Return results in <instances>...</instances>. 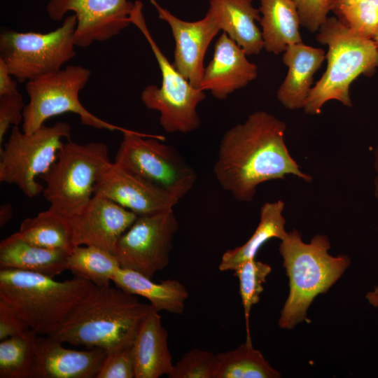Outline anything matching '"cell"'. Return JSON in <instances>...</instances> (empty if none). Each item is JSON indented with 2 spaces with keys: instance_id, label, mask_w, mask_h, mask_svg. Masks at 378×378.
Masks as SVG:
<instances>
[{
  "instance_id": "cell-5",
  "label": "cell",
  "mask_w": 378,
  "mask_h": 378,
  "mask_svg": "<svg viewBox=\"0 0 378 378\" xmlns=\"http://www.w3.org/2000/svg\"><path fill=\"white\" fill-rule=\"evenodd\" d=\"M316 40L328 46L327 67L309 93L304 113L318 115L331 100L352 106L350 85L360 75L374 73L378 49L372 39L355 33L336 17L327 18L318 30Z\"/></svg>"
},
{
  "instance_id": "cell-32",
  "label": "cell",
  "mask_w": 378,
  "mask_h": 378,
  "mask_svg": "<svg viewBox=\"0 0 378 378\" xmlns=\"http://www.w3.org/2000/svg\"><path fill=\"white\" fill-rule=\"evenodd\" d=\"M217 354L193 348L174 364L169 378H214Z\"/></svg>"
},
{
  "instance_id": "cell-31",
  "label": "cell",
  "mask_w": 378,
  "mask_h": 378,
  "mask_svg": "<svg viewBox=\"0 0 378 378\" xmlns=\"http://www.w3.org/2000/svg\"><path fill=\"white\" fill-rule=\"evenodd\" d=\"M332 13L346 27L365 38L372 39L378 27V0H358Z\"/></svg>"
},
{
  "instance_id": "cell-13",
  "label": "cell",
  "mask_w": 378,
  "mask_h": 378,
  "mask_svg": "<svg viewBox=\"0 0 378 378\" xmlns=\"http://www.w3.org/2000/svg\"><path fill=\"white\" fill-rule=\"evenodd\" d=\"M134 3L127 0H48L46 12L53 21L73 12L77 19L74 41L79 48H88L119 34L131 24Z\"/></svg>"
},
{
  "instance_id": "cell-29",
  "label": "cell",
  "mask_w": 378,
  "mask_h": 378,
  "mask_svg": "<svg viewBox=\"0 0 378 378\" xmlns=\"http://www.w3.org/2000/svg\"><path fill=\"white\" fill-rule=\"evenodd\" d=\"M36 335L32 331L27 336L0 340V378H34Z\"/></svg>"
},
{
  "instance_id": "cell-20",
  "label": "cell",
  "mask_w": 378,
  "mask_h": 378,
  "mask_svg": "<svg viewBox=\"0 0 378 378\" xmlns=\"http://www.w3.org/2000/svg\"><path fill=\"white\" fill-rule=\"evenodd\" d=\"M168 332L155 309L141 323L132 342L135 378L169 377L173 371L168 347Z\"/></svg>"
},
{
  "instance_id": "cell-1",
  "label": "cell",
  "mask_w": 378,
  "mask_h": 378,
  "mask_svg": "<svg viewBox=\"0 0 378 378\" xmlns=\"http://www.w3.org/2000/svg\"><path fill=\"white\" fill-rule=\"evenodd\" d=\"M286 125L274 115L256 111L223 134L214 167L223 190L239 202H251L258 187L288 175L310 183L285 141Z\"/></svg>"
},
{
  "instance_id": "cell-8",
  "label": "cell",
  "mask_w": 378,
  "mask_h": 378,
  "mask_svg": "<svg viewBox=\"0 0 378 378\" xmlns=\"http://www.w3.org/2000/svg\"><path fill=\"white\" fill-rule=\"evenodd\" d=\"M76 15L71 14L59 27L46 34L4 30L0 34V59L20 83L57 72L76 55Z\"/></svg>"
},
{
  "instance_id": "cell-21",
  "label": "cell",
  "mask_w": 378,
  "mask_h": 378,
  "mask_svg": "<svg viewBox=\"0 0 378 378\" xmlns=\"http://www.w3.org/2000/svg\"><path fill=\"white\" fill-rule=\"evenodd\" d=\"M209 9L220 26L247 56L258 55L264 48L262 32L255 22L260 20V10L253 0H209Z\"/></svg>"
},
{
  "instance_id": "cell-11",
  "label": "cell",
  "mask_w": 378,
  "mask_h": 378,
  "mask_svg": "<svg viewBox=\"0 0 378 378\" xmlns=\"http://www.w3.org/2000/svg\"><path fill=\"white\" fill-rule=\"evenodd\" d=\"M117 150L114 162L160 186L179 200L193 188L197 174L164 137L129 130Z\"/></svg>"
},
{
  "instance_id": "cell-15",
  "label": "cell",
  "mask_w": 378,
  "mask_h": 378,
  "mask_svg": "<svg viewBox=\"0 0 378 378\" xmlns=\"http://www.w3.org/2000/svg\"><path fill=\"white\" fill-rule=\"evenodd\" d=\"M137 217L113 200L94 195L81 211L67 218L73 246H94L114 253L118 239Z\"/></svg>"
},
{
  "instance_id": "cell-26",
  "label": "cell",
  "mask_w": 378,
  "mask_h": 378,
  "mask_svg": "<svg viewBox=\"0 0 378 378\" xmlns=\"http://www.w3.org/2000/svg\"><path fill=\"white\" fill-rule=\"evenodd\" d=\"M15 233L23 241L44 248L62 249L69 253L74 248L68 218L50 207L25 218Z\"/></svg>"
},
{
  "instance_id": "cell-37",
  "label": "cell",
  "mask_w": 378,
  "mask_h": 378,
  "mask_svg": "<svg viewBox=\"0 0 378 378\" xmlns=\"http://www.w3.org/2000/svg\"><path fill=\"white\" fill-rule=\"evenodd\" d=\"M12 76L6 63L0 59V96L19 92L17 82Z\"/></svg>"
},
{
  "instance_id": "cell-9",
  "label": "cell",
  "mask_w": 378,
  "mask_h": 378,
  "mask_svg": "<svg viewBox=\"0 0 378 378\" xmlns=\"http://www.w3.org/2000/svg\"><path fill=\"white\" fill-rule=\"evenodd\" d=\"M71 126L57 122L43 125L31 134L13 126L10 136L0 150V181L15 185L28 197L43 192L36 178L46 172L57 159L64 143L70 140Z\"/></svg>"
},
{
  "instance_id": "cell-28",
  "label": "cell",
  "mask_w": 378,
  "mask_h": 378,
  "mask_svg": "<svg viewBox=\"0 0 378 378\" xmlns=\"http://www.w3.org/2000/svg\"><path fill=\"white\" fill-rule=\"evenodd\" d=\"M120 268L114 253L94 246H77L69 253L66 270L97 286L110 285Z\"/></svg>"
},
{
  "instance_id": "cell-23",
  "label": "cell",
  "mask_w": 378,
  "mask_h": 378,
  "mask_svg": "<svg viewBox=\"0 0 378 378\" xmlns=\"http://www.w3.org/2000/svg\"><path fill=\"white\" fill-rule=\"evenodd\" d=\"M112 282L127 293L147 299L158 312L181 314L189 296L186 287L176 279L155 283L139 272L127 269L120 268Z\"/></svg>"
},
{
  "instance_id": "cell-38",
  "label": "cell",
  "mask_w": 378,
  "mask_h": 378,
  "mask_svg": "<svg viewBox=\"0 0 378 378\" xmlns=\"http://www.w3.org/2000/svg\"><path fill=\"white\" fill-rule=\"evenodd\" d=\"M13 208L10 203L1 204L0 206V226L6 225L13 217Z\"/></svg>"
},
{
  "instance_id": "cell-35",
  "label": "cell",
  "mask_w": 378,
  "mask_h": 378,
  "mask_svg": "<svg viewBox=\"0 0 378 378\" xmlns=\"http://www.w3.org/2000/svg\"><path fill=\"white\" fill-rule=\"evenodd\" d=\"M299 13L301 25L311 32L318 30L330 10L326 0H293Z\"/></svg>"
},
{
  "instance_id": "cell-18",
  "label": "cell",
  "mask_w": 378,
  "mask_h": 378,
  "mask_svg": "<svg viewBox=\"0 0 378 378\" xmlns=\"http://www.w3.org/2000/svg\"><path fill=\"white\" fill-rule=\"evenodd\" d=\"M258 76V66L244 50L225 32L214 45L212 59L204 69L200 89L217 99H225Z\"/></svg>"
},
{
  "instance_id": "cell-4",
  "label": "cell",
  "mask_w": 378,
  "mask_h": 378,
  "mask_svg": "<svg viewBox=\"0 0 378 378\" xmlns=\"http://www.w3.org/2000/svg\"><path fill=\"white\" fill-rule=\"evenodd\" d=\"M96 287L76 276L59 281L38 273L0 270V298L13 307L39 335L55 332Z\"/></svg>"
},
{
  "instance_id": "cell-6",
  "label": "cell",
  "mask_w": 378,
  "mask_h": 378,
  "mask_svg": "<svg viewBox=\"0 0 378 378\" xmlns=\"http://www.w3.org/2000/svg\"><path fill=\"white\" fill-rule=\"evenodd\" d=\"M111 163L103 142L65 143L50 169L39 177L45 182L43 195L50 207L68 218L78 214Z\"/></svg>"
},
{
  "instance_id": "cell-41",
  "label": "cell",
  "mask_w": 378,
  "mask_h": 378,
  "mask_svg": "<svg viewBox=\"0 0 378 378\" xmlns=\"http://www.w3.org/2000/svg\"><path fill=\"white\" fill-rule=\"evenodd\" d=\"M373 167L376 174H378V139L373 151Z\"/></svg>"
},
{
  "instance_id": "cell-2",
  "label": "cell",
  "mask_w": 378,
  "mask_h": 378,
  "mask_svg": "<svg viewBox=\"0 0 378 378\" xmlns=\"http://www.w3.org/2000/svg\"><path fill=\"white\" fill-rule=\"evenodd\" d=\"M153 309L115 286H97L49 336L62 343L108 352L132 344Z\"/></svg>"
},
{
  "instance_id": "cell-7",
  "label": "cell",
  "mask_w": 378,
  "mask_h": 378,
  "mask_svg": "<svg viewBox=\"0 0 378 378\" xmlns=\"http://www.w3.org/2000/svg\"><path fill=\"white\" fill-rule=\"evenodd\" d=\"M141 1L134 2L130 22L142 33L158 64L162 76L160 87L144 88L141 99L145 106L160 113V123L168 133L192 132L200 126L197 105L206 99L204 91L194 88L172 64L153 39L143 14Z\"/></svg>"
},
{
  "instance_id": "cell-24",
  "label": "cell",
  "mask_w": 378,
  "mask_h": 378,
  "mask_svg": "<svg viewBox=\"0 0 378 378\" xmlns=\"http://www.w3.org/2000/svg\"><path fill=\"white\" fill-rule=\"evenodd\" d=\"M264 48L278 55L290 45L302 42L300 18L293 0H259Z\"/></svg>"
},
{
  "instance_id": "cell-22",
  "label": "cell",
  "mask_w": 378,
  "mask_h": 378,
  "mask_svg": "<svg viewBox=\"0 0 378 378\" xmlns=\"http://www.w3.org/2000/svg\"><path fill=\"white\" fill-rule=\"evenodd\" d=\"M69 253L29 244L15 233L0 243V270L31 272L55 278L66 270Z\"/></svg>"
},
{
  "instance_id": "cell-14",
  "label": "cell",
  "mask_w": 378,
  "mask_h": 378,
  "mask_svg": "<svg viewBox=\"0 0 378 378\" xmlns=\"http://www.w3.org/2000/svg\"><path fill=\"white\" fill-rule=\"evenodd\" d=\"M149 1L158 18L171 29L175 41L174 66L194 88L200 89L206 50L221 31L216 16L209 9L202 19L185 21L162 7L156 0Z\"/></svg>"
},
{
  "instance_id": "cell-10",
  "label": "cell",
  "mask_w": 378,
  "mask_h": 378,
  "mask_svg": "<svg viewBox=\"0 0 378 378\" xmlns=\"http://www.w3.org/2000/svg\"><path fill=\"white\" fill-rule=\"evenodd\" d=\"M91 71L80 65H69L60 71L26 83L29 101L23 110L22 132L31 134L44 125L50 118L71 112L79 115L82 124L99 130H129L97 117L88 111L79 100Z\"/></svg>"
},
{
  "instance_id": "cell-34",
  "label": "cell",
  "mask_w": 378,
  "mask_h": 378,
  "mask_svg": "<svg viewBox=\"0 0 378 378\" xmlns=\"http://www.w3.org/2000/svg\"><path fill=\"white\" fill-rule=\"evenodd\" d=\"M25 104L20 93L0 96V143L10 126H18L23 120Z\"/></svg>"
},
{
  "instance_id": "cell-42",
  "label": "cell",
  "mask_w": 378,
  "mask_h": 378,
  "mask_svg": "<svg viewBox=\"0 0 378 378\" xmlns=\"http://www.w3.org/2000/svg\"><path fill=\"white\" fill-rule=\"evenodd\" d=\"M373 190H374V195L378 202V174H376V176L374 178Z\"/></svg>"
},
{
  "instance_id": "cell-16",
  "label": "cell",
  "mask_w": 378,
  "mask_h": 378,
  "mask_svg": "<svg viewBox=\"0 0 378 378\" xmlns=\"http://www.w3.org/2000/svg\"><path fill=\"white\" fill-rule=\"evenodd\" d=\"M93 193L108 198L138 216L173 209L180 200L114 162L100 175Z\"/></svg>"
},
{
  "instance_id": "cell-33",
  "label": "cell",
  "mask_w": 378,
  "mask_h": 378,
  "mask_svg": "<svg viewBox=\"0 0 378 378\" xmlns=\"http://www.w3.org/2000/svg\"><path fill=\"white\" fill-rule=\"evenodd\" d=\"M132 345L106 352L96 378H135Z\"/></svg>"
},
{
  "instance_id": "cell-12",
  "label": "cell",
  "mask_w": 378,
  "mask_h": 378,
  "mask_svg": "<svg viewBox=\"0 0 378 378\" xmlns=\"http://www.w3.org/2000/svg\"><path fill=\"white\" fill-rule=\"evenodd\" d=\"M178 223L173 209L138 216L118 239L114 254L120 268L152 279L169 263Z\"/></svg>"
},
{
  "instance_id": "cell-17",
  "label": "cell",
  "mask_w": 378,
  "mask_h": 378,
  "mask_svg": "<svg viewBox=\"0 0 378 378\" xmlns=\"http://www.w3.org/2000/svg\"><path fill=\"white\" fill-rule=\"evenodd\" d=\"M50 336L34 338V378H96L106 356L101 348L68 349Z\"/></svg>"
},
{
  "instance_id": "cell-3",
  "label": "cell",
  "mask_w": 378,
  "mask_h": 378,
  "mask_svg": "<svg viewBox=\"0 0 378 378\" xmlns=\"http://www.w3.org/2000/svg\"><path fill=\"white\" fill-rule=\"evenodd\" d=\"M326 234H315L309 243L296 229L281 241L279 251L289 281L288 295L278 321L281 328L290 330L307 321L308 309L320 294L326 293L351 265L348 255L333 256Z\"/></svg>"
},
{
  "instance_id": "cell-30",
  "label": "cell",
  "mask_w": 378,
  "mask_h": 378,
  "mask_svg": "<svg viewBox=\"0 0 378 378\" xmlns=\"http://www.w3.org/2000/svg\"><path fill=\"white\" fill-rule=\"evenodd\" d=\"M234 271L239 281V293L246 322V340H251L249 328L251 310L260 300V294L264 290L263 284L270 274L272 267L268 264L253 258L241 262Z\"/></svg>"
},
{
  "instance_id": "cell-25",
  "label": "cell",
  "mask_w": 378,
  "mask_h": 378,
  "mask_svg": "<svg viewBox=\"0 0 378 378\" xmlns=\"http://www.w3.org/2000/svg\"><path fill=\"white\" fill-rule=\"evenodd\" d=\"M284 207L281 200L265 202L260 207L259 223L251 237L243 245L223 254L219 270L234 271L241 262L255 258L259 249L270 239H284L288 234L283 215Z\"/></svg>"
},
{
  "instance_id": "cell-40",
  "label": "cell",
  "mask_w": 378,
  "mask_h": 378,
  "mask_svg": "<svg viewBox=\"0 0 378 378\" xmlns=\"http://www.w3.org/2000/svg\"><path fill=\"white\" fill-rule=\"evenodd\" d=\"M326 1H327L329 10L332 12L333 10H336L337 8L344 5L353 3L358 0H326Z\"/></svg>"
},
{
  "instance_id": "cell-36",
  "label": "cell",
  "mask_w": 378,
  "mask_h": 378,
  "mask_svg": "<svg viewBox=\"0 0 378 378\" xmlns=\"http://www.w3.org/2000/svg\"><path fill=\"white\" fill-rule=\"evenodd\" d=\"M32 331L16 310L0 298V340L13 336H27Z\"/></svg>"
},
{
  "instance_id": "cell-39",
  "label": "cell",
  "mask_w": 378,
  "mask_h": 378,
  "mask_svg": "<svg viewBox=\"0 0 378 378\" xmlns=\"http://www.w3.org/2000/svg\"><path fill=\"white\" fill-rule=\"evenodd\" d=\"M365 298L370 305L378 307V285L374 286L372 290L366 293Z\"/></svg>"
},
{
  "instance_id": "cell-27",
  "label": "cell",
  "mask_w": 378,
  "mask_h": 378,
  "mask_svg": "<svg viewBox=\"0 0 378 378\" xmlns=\"http://www.w3.org/2000/svg\"><path fill=\"white\" fill-rule=\"evenodd\" d=\"M281 373L253 348L251 340L217 354L214 378H279Z\"/></svg>"
},
{
  "instance_id": "cell-43",
  "label": "cell",
  "mask_w": 378,
  "mask_h": 378,
  "mask_svg": "<svg viewBox=\"0 0 378 378\" xmlns=\"http://www.w3.org/2000/svg\"><path fill=\"white\" fill-rule=\"evenodd\" d=\"M372 39L374 43L375 44L377 48L378 49V27L377 28V29L375 31V33L373 35V37H372Z\"/></svg>"
},
{
  "instance_id": "cell-19",
  "label": "cell",
  "mask_w": 378,
  "mask_h": 378,
  "mask_svg": "<svg viewBox=\"0 0 378 378\" xmlns=\"http://www.w3.org/2000/svg\"><path fill=\"white\" fill-rule=\"evenodd\" d=\"M326 54L322 48L303 42L290 45L283 52L282 61L288 73L276 91V98L288 110L304 108L313 87V78Z\"/></svg>"
}]
</instances>
